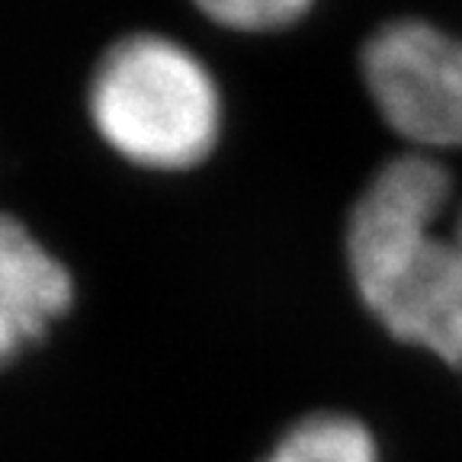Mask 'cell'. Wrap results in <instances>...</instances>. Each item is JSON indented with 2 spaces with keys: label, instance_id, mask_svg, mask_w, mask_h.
Instances as JSON below:
<instances>
[{
  "label": "cell",
  "instance_id": "cell-2",
  "mask_svg": "<svg viewBox=\"0 0 462 462\" xmlns=\"http://www.w3.org/2000/svg\"><path fill=\"white\" fill-rule=\"evenodd\" d=\"M87 116L116 158L148 173H189L228 123L218 74L189 42L154 29L116 39L87 87Z\"/></svg>",
  "mask_w": 462,
  "mask_h": 462
},
{
  "label": "cell",
  "instance_id": "cell-5",
  "mask_svg": "<svg viewBox=\"0 0 462 462\" xmlns=\"http://www.w3.org/2000/svg\"><path fill=\"white\" fill-rule=\"evenodd\" d=\"M260 462H385L379 437L350 411H309L276 433Z\"/></svg>",
  "mask_w": 462,
  "mask_h": 462
},
{
  "label": "cell",
  "instance_id": "cell-6",
  "mask_svg": "<svg viewBox=\"0 0 462 462\" xmlns=\"http://www.w3.org/2000/svg\"><path fill=\"white\" fill-rule=\"evenodd\" d=\"M193 10L222 32L235 36H276L299 26L318 0H189Z\"/></svg>",
  "mask_w": 462,
  "mask_h": 462
},
{
  "label": "cell",
  "instance_id": "cell-4",
  "mask_svg": "<svg viewBox=\"0 0 462 462\" xmlns=\"http://www.w3.org/2000/svg\"><path fill=\"white\" fill-rule=\"evenodd\" d=\"M74 305L68 267L14 216L0 212V366L49 337Z\"/></svg>",
  "mask_w": 462,
  "mask_h": 462
},
{
  "label": "cell",
  "instance_id": "cell-3",
  "mask_svg": "<svg viewBox=\"0 0 462 462\" xmlns=\"http://www.w3.org/2000/svg\"><path fill=\"white\" fill-rule=\"evenodd\" d=\"M369 103L408 152H462V36L420 16L375 26L360 49Z\"/></svg>",
  "mask_w": 462,
  "mask_h": 462
},
{
  "label": "cell",
  "instance_id": "cell-1",
  "mask_svg": "<svg viewBox=\"0 0 462 462\" xmlns=\"http://www.w3.org/2000/svg\"><path fill=\"white\" fill-rule=\"evenodd\" d=\"M344 260L389 337L462 369V196L440 158L385 161L350 206Z\"/></svg>",
  "mask_w": 462,
  "mask_h": 462
}]
</instances>
